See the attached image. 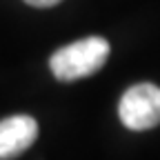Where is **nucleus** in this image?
I'll return each mask as SVG.
<instances>
[{
  "label": "nucleus",
  "mask_w": 160,
  "mask_h": 160,
  "mask_svg": "<svg viewBox=\"0 0 160 160\" xmlns=\"http://www.w3.org/2000/svg\"><path fill=\"white\" fill-rule=\"evenodd\" d=\"M107 58H109V42L100 36H89L58 49L49 60V67L58 80L71 82V80L87 78L98 69H102Z\"/></svg>",
  "instance_id": "f257e3e1"
},
{
  "label": "nucleus",
  "mask_w": 160,
  "mask_h": 160,
  "mask_svg": "<svg viewBox=\"0 0 160 160\" xmlns=\"http://www.w3.org/2000/svg\"><path fill=\"white\" fill-rule=\"evenodd\" d=\"M120 122L131 131H147L160 125V87L151 82L133 85L118 105Z\"/></svg>",
  "instance_id": "f03ea898"
},
{
  "label": "nucleus",
  "mask_w": 160,
  "mask_h": 160,
  "mask_svg": "<svg viewBox=\"0 0 160 160\" xmlns=\"http://www.w3.org/2000/svg\"><path fill=\"white\" fill-rule=\"evenodd\" d=\"M38 138V122L31 116L18 113L0 120V160H11L27 151Z\"/></svg>",
  "instance_id": "7ed1b4c3"
},
{
  "label": "nucleus",
  "mask_w": 160,
  "mask_h": 160,
  "mask_svg": "<svg viewBox=\"0 0 160 160\" xmlns=\"http://www.w3.org/2000/svg\"><path fill=\"white\" fill-rule=\"evenodd\" d=\"M25 2L31 7H38V9H45V7H53L58 2H62V0H25Z\"/></svg>",
  "instance_id": "20e7f679"
}]
</instances>
